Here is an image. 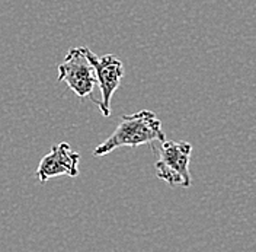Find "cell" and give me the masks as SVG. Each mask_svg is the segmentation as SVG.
Masks as SVG:
<instances>
[{"instance_id":"4","label":"cell","mask_w":256,"mask_h":252,"mask_svg":"<svg viewBox=\"0 0 256 252\" xmlns=\"http://www.w3.org/2000/svg\"><path fill=\"white\" fill-rule=\"evenodd\" d=\"M86 54L95 67L98 88L100 91V99L98 102V108L104 117H110L112 96L118 89L126 73L124 64L112 54H105L102 57H98L95 53L88 47H86Z\"/></svg>"},{"instance_id":"1","label":"cell","mask_w":256,"mask_h":252,"mask_svg":"<svg viewBox=\"0 0 256 252\" xmlns=\"http://www.w3.org/2000/svg\"><path fill=\"white\" fill-rule=\"evenodd\" d=\"M166 142V134L162 130V123L153 111H138L136 114L121 115L120 123L111 136L100 143L95 150L94 156L100 158L118 147H137L148 144L156 147L160 143Z\"/></svg>"},{"instance_id":"3","label":"cell","mask_w":256,"mask_h":252,"mask_svg":"<svg viewBox=\"0 0 256 252\" xmlns=\"http://www.w3.org/2000/svg\"><path fill=\"white\" fill-rule=\"evenodd\" d=\"M58 82H64L79 98H90L95 104L98 99L94 91L98 88L95 67L86 54V47L70 48L63 63L58 64Z\"/></svg>"},{"instance_id":"2","label":"cell","mask_w":256,"mask_h":252,"mask_svg":"<svg viewBox=\"0 0 256 252\" xmlns=\"http://www.w3.org/2000/svg\"><path fill=\"white\" fill-rule=\"evenodd\" d=\"M158 160L154 163L156 176L169 185L191 187L190 162L192 144L188 142H164L158 144ZM154 147V149H156Z\"/></svg>"},{"instance_id":"5","label":"cell","mask_w":256,"mask_h":252,"mask_svg":"<svg viewBox=\"0 0 256 252\" xmlns=\"http://www.w3.org/2000/svg\"><path fill=\"white\" fill-rule=\"evenodd\" d=\"M80 155L74 152L68 143L54 144L50 153L41 159L36 168V178L41 184L56 176H78L79 175Z\"/></svg>"}]
</instances>
